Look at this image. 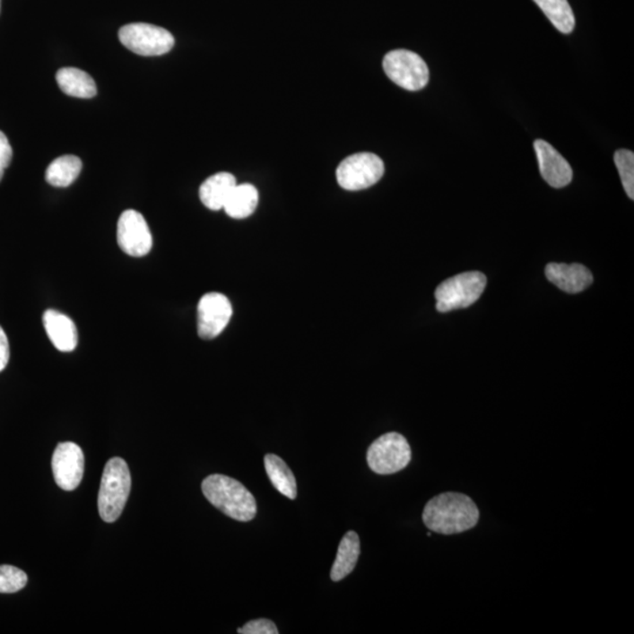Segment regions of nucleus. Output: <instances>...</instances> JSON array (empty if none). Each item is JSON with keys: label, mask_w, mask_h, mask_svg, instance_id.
<instances>
[{"label": "nucleus", "mask_w": 634, "mask_h": 634, "mask_svg": "<svg viewBox=\"0 0 634 634\" xmlns=\"http://www.w3.org/2000/svg\"><path fill=\"white\" fill-rule=\"evenodd\" d=\"M422 518L432 533L456 534L476 526L480 510L470 497L459 492H444L429 500Z\"/></svg>", "instance_id": "obj_1"}, {"label": "nucleus", "mask_w": 634, "mask_h": 634, "mask_svg": "<svg viewBox=\"0 0 634 634\" xmlns=\"http://www.w3.org/2000/svg\"><path fill=\"white\" fill-rule=\"evenodd\" d=\"M201 488L208 502L228 517L239 522H249L256 518V499L244 484L234 478L225 474H211L204 478Z\"/></svg>", "instance_id": "obj_2"}, {"label": "nucleus", "mask_w": 634, "mask_h": 634, "mask_svg": "<svg viewBox=\"0 0 634 634\" xmlns=\"http://www.w3.org/2000/svg\"><path fill=\"white\" fill-rule=\"evenodd\" d=\"M131 473L123 458L114 457L106 463L98 495V510L102 521L116 522L123 514L131 491Z\"/></svg>", "instance_id": "obj_3"}, {"label": "nucleus", "mask_w": 634, "mask_h": 634, "mask_svg": "<svg viewBox=\"0 0 634 634\" xmlns=\"http://www.w3.org/2000/svg\"><path fill=\"white\" fill-rule=\"evenodd\" d=\"M487 287V276L480 272H466L450 277L435 291L436 309L439 313L468 308L480 300Z\"/></svg>", "instance_id": "obj_4"}, {"label": "nucleus", "mask_w": 634, "mask_h": 634, "mask_svg": "<svg viewBox=\"0 0 634 634\" xmlns=\"http://www.w3.org/2000/svg\"><path fill=\"white\" fill-rule=\"evenodd\" d=\"M412 461V447L398 432H388L374 440L367 453L369 468L378 474H393L407 468Z\"/></svg>", "instance_id": "obj_5"}, {"label": "nucleus", "mask_w": 634, "mask_h": 634, "mask_svg": "<svg viewBox=\"0 0 634 634\" xmlns=\"http://www.w3.org/2000/svg\"><path fill=\"white\" fill-rule=\"evenodd\" d=\"M119 39L125 48L143 56H162L173 48L172 33L146 22H133L119 30Z\"/></svg>", "instance_id": "obj_6"}, {"label": "nucleus", "mask_w": 634, "mask_h": 634, "mask_svg": "<svg viewBox=\"0 0 634 634\" xmlns=\"http://www.w3.org/2000/svg\"><path fill=\"white\" fill-rule=\"evenodd\" d=\"M383 70L391 82L407 91H420L429 82V68L424 60L408 49H395L383 59Z\"/></svg>", "instance_id": "obj_7"}, {"label": "nucleus", "mask_w": 634, "mask_h": 634, "mask_svg": "<svg viewBox=\"0 0 634 634\" xmlns=\"http://www.w3.org/2000/svg\"><path fill=\"white\" fill-rule=\"evenodd\" d=\"M385 174V163L373 153H356L337 167V182L347 191H362L378 184Z\"/></svg>", "instance_id": "obj_8"}, {"label": "nucleus", "mask_w": 634, "mask_h": 634, "mask_svg": "<svg viewBox=\"0 0 634 634\" xmlns=\"http://www.w3.org/2000/svg\"><path fill=\"white\" fill-rule=\"evenodd\" d=\"M117 240L121 250L133 257L147 256L153 246V238L145 218L135 210L125 211L120 215Z\"/></svg>", "instance_id": "obj_9"}, {"label": "nucleus", "mask_w": 634, "mask_h": 634, "mask_svg": "<svg viewBox=\"0 0 634 634\" xmlns=\"http://www.w3.org/2000/svg\"><path fill=\"white\" fill-rule=\"evenodd\" d=\"M231 315L233 308L226 295H204L197 305V334L204 340L215 339L226 329Z\"/></svg>", "instance_id": "obj_10"}, {"label": "nucleus", "mask_w": 634, "mask_h": 634, "mask_svg": "<svg viewBox=\"0 0 634 634\" xmlns=\"http://www.w3.org/2000/svg\"><path fill=\"white\" fill-rule=\"evenodd\" d=\"M85 457L82 447L74 442L59 443L52 457L56 483L65 491H74L82 483Z\"/></svg>", "instance_id": "obj_11"}, {"label": "nucleus", "mask_w": 634, "mask_h": 634, "mask_svg": "<svg viewBox=\"0 0 634 634\" xmlns=\"http://www.w3.org/2000/svg\"><path fill=\"white\" fill-rule=\"evenodd\" d=\"M539 170L544 179L553 188H563L572 181L573 172L563 155L544 140L534 142Z\"/></svg>", "instance_id": "obj_12"}, {"label": "nucleus", "mask_w": 634, "mask_h": 634, "mask_svg": "<svg viewBox=\"0 0 634 634\" xmlns=\"http://www.w3.org/2000/svg\"><path fill=\"white\" fill-rule=\"evenodd\" d=\"M545 275L550 282L569 294H578L594 283V275L586 265L579 264H549Z\"/></svg>", "instance_id": "obj_13"}, {"label": "nucleus", "mask_w": 634, "mask_h": 634, "mask_svg": "<svg viewBox=\"0 0 634 634\" xmlns=\"http://www.w3.org/2000/svg\"><path fill=\"white\" fill-rule=\"evenodd\" d=\"M49 341L59 352H74L78 345L77 326L70 317L59 311L48 309L43 317Z\"/></svg>", "instance_id": "obj_14"}, {"label": "nucleus", "mask_w": 634, "mask_h": 634, "mask_svg": "<svg viewBox=\"0 0 634 634\" xmlns=\"http://www.w3.org/2000/svg\"><path fill=\"white\" fill-rule=\"evenodd\" d=\"M233 174L221 172L208 178L200 187V200L211 211L223 210L226 201L237 186Z\"/></svg>", "instance_id": "obj_15"}, {"label": "nucleus", "mask_w": 634, "mask_h": 634, "mask_svg": "<svg viewBox=\"0 0 634 634\" xmlns=\"http://www.w3.org/2000/svg\"><path fill=\"white\" fill-rule=\"evenodd\" d=\"M60 90L67 96L90 99L96 97L97 85L86 72L74 67L60 68L56 75Z\"/></svg>", "instance_id": "obj_16"}, {"label": "nucleus", "mask_w": 634, "mask_h": 634, "mask_svg": "<svg viewBox=\"0 0 634 634\" xmlns=\"http://www.w3.org/2000/svg\"><path fill=\"white\" fill-rule=\"evenodd\" d=\"M360 552L359 534L355 531L345 534L340 543L337 556L330 572L333 582H340L351 575L358 563Z\"/></svg>", "instance_id": "obj_17"}, {"label": "nucleus", "mask_w": 634, "mask_h": 634, "mask_svg": "<svg viewBox=\"0 0 634 634\" xmlns=\"http://www.w3.org/2000/svg\"><path fill=\"white\" fill-rule=\"evenodd\" d=\"M265 468L273 487L287 499H295L298 496V485L294 473L286 462L279 456L268 454L265 456Z\"/></svg>", "instance_id": "obj_18"}, {"label": "nucleus", "mask_w": 634, "mask_h": 634, "mask_svg": "<svg viewBox=\"0 0 634 634\" xmlns=\"http://www.w3.org/2000/svg\"><path fill=\"white\" fill-rule=\"evenodd\" d=\"M257 204H259V192L253 185H237L228 197L223 210L230 218L246 219L256 212Z\"/></svg>", "instance_id": "obj_19"}, {"label": "nucleus", "mask_w": 634, "mask_h": 634, "mask_svg": "<svg viewBox=\"0 0 634 634\" xmlns=\"http://www.w3.org/2000/svg\"><path fill=\"white\" fill-rule=\"evenodd\" d=\"M82 169L81 159L75 155H63L49 163L45 179L55 187H68L77 180Z\"/></svg>", "instance_id": "obj_20"}, {"label": "nucleus", "mask_w": 634, "mask_h": 634, "mask_svg": "<svg viewBox=\"0 0 634 634\" xmlns=\"http://www.w3.org/2000/svg\"><path fill=\"white\" fill-rule=\"evenodd\" d=\"M558 31L565 34L575 30V14L568 0H534Z\"/></svg>", "instance_id": "obj_21"}, {"label": "nucleus", "mask_w": 634, "mask_h": 634, "mask_svg": "<svg viewBox=\"0 0 634 634\" xmlns=\"http://www.w3.org/2000/svg\"><path fill=\"white\" fill-rule=\"evenodd\" d=\"M619 176L624 186L626 195L630 199H634V154L632 151L619 150L614 154Z\"/></svg>", "instance_id": "obj_22"}, {"label": "nucleus", "mask_w": 634, "mask_h": 634, "mask_svg": "<svg viewBox=\"0 0 634 634\" xmlns=\"http://www.w3.org/2000/svg\"><path fill=\"white\" fill-rule=\"evenodd\" d=\"M28 584V576L13 565L0 567V594H16Z\"/></svg>", "instance_id": "obj_23"}, {"label": "nucleus", "mask_w": 634, "mask_h": 634, "mask_svg": "<svg viewBox=\"0 0 634 634\" xmlns=\"http://www.w3.org/2000/svg\"><path fill=\"white\" fill-rule=\"evenodd\" d=\"M238 632L242 634H277L279 630L274 622L268 621V619H256V621L247 622L244 628L238 630Z\"/></svg>", "instance_id": "obj_24"}, {"label": "nucleus", "mask_w": 634, "mask_h": 634, "mask_svg": "<svg viewBox=\"0 0 634 634\" xmlns=\"http://www.w3.org/2000/svg\"><path fill=\"white\" fill-rule=\"evenodd\" d=\"M13 151L9 139L0 131V181H2L4 178L5 169L10 166L11 161H13Z\"/></svg>", "instance_id": "obj_25"}, {"label": "nucleus", "mask_w": 634, "mask_h": 634, "mask_svg": "<svg viewBox=\"0 0 634 634\" xmlns=\"http://www.w3.org/2000/svg\"><path fill=\"white\" fill-rule=\"evenodd\" d=\"M10 360V344L5 332L0 326V373L5 369Z\"/></svg>", "instance_id": "obj_26"}, {"label": "nucleus", "mask_w": 634, "mask_h": 634, "mask_svg": "<svg viewBox=\"0 0 634 634\" xmlns=\"http://www.w3.org/2000/svg\"><path fill=\"white\" fill-rule=\"evenodd\" d=\"M0 2H2V0H0Z\"/></svg>", "instance_id": "obj_27"}]
</instances>
